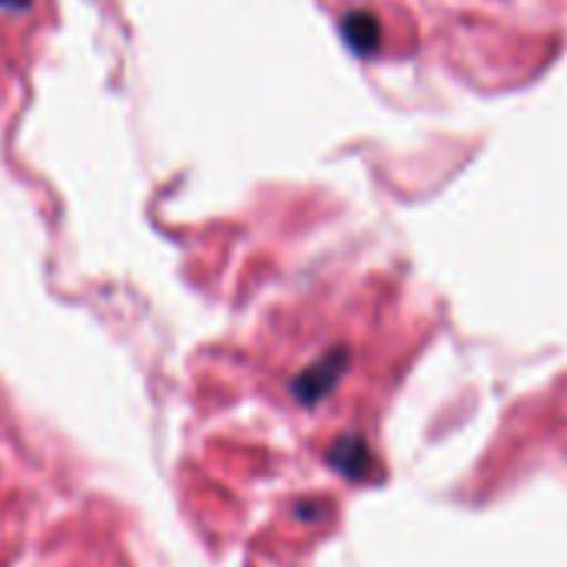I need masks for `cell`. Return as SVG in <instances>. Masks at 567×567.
Instances as JSON below:
<instances>
[{
    "label": "cell",
    "mask_w": 567,
    "mask_h": 567,
    "mask_svg": "<svg viewBox=\"0 0 567 567\" xmlns=\"http://www.w3.org/2000/svg\"><path fill=\"white\" fill-rule=\"evenodd\" d=\"M346 362H349V352H346V349H336V352H329L326 359H319L312 369H306V372L296 379V385H292L296 399H299V402H306V405L319 402V399H322V395L339 382V375H342Z\"/></svg>",
    "instance_id": "6da1fadb"
},
{
    "label": "cell",
    "mask_w": 567,
    "mask_h": 567,
    "mask_svg": "<svg viewBox=\"0 0 567 567\" xmlns=\"http://www.w3.org/2000/svg\"><path fill=\"white\" fill-rule=\"evenodd\" d=\"M342 37L346 43L352 47V53L359 56H372L382 43V27H379V17L369 13V10H352L342 17Z\"/></svg>",
    "instance_id": "7a4b0ae2"
},
{
    "label": "cell",
    "mask_w": 567,
    "mask_h": 567,
    "mask_svg": "<svg viewBox=\"0 0 567 567\" xmlns=\"http://www.w3.org/2000/svg\"><path fill=\"white\" fill-rule=\"evenodd\" d=\"M365 462H369L365 442L355 439V435L342 439V442L332 449V465H336L339 472H346V475H359V472L365 468Z\"/></svg>",
    "instance_id": "3957f363"
},
{
    "label": "cell",
    "mask_w": 567,
    "mask_h": 567,
    "mask_svg": "<svg viewBox=\"0 0 567 567\" xmlns=\"http://www.w3.org/2000/svg\"><path fill=\"white\" fill-rule=\"evenodd\" d=\"M30 0H0V10H27Z\"/></svg>",
    "instance_id": "277c9868"
}]
</instances>
